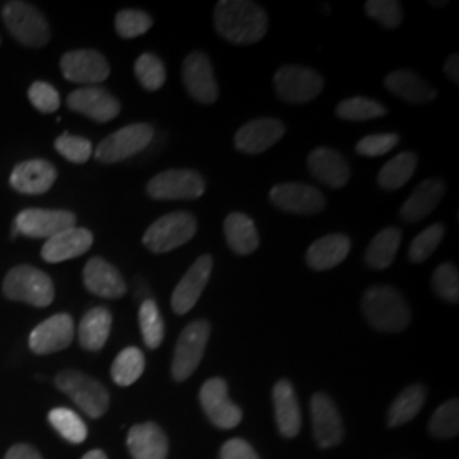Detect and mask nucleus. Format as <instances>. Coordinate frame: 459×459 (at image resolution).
I'll return each instance as SVG.
<instances>
[{"mask_svg": "<svg viewBox=\"0 0 459 459\" xmlns=\"http://www.w3.org/2000/svg\"><path fill=\"white\" fill-rule=\"evenodd\" d=\"M218 34L235 45L259 43L267 31V14L255 2L221 0L214 9Z\"/></svg>", "mask_w": 459, "mask_h": 459, "instance_id": "obj_1", "label": "nucleus"}, {"mask_svg": "<svg viewBox=\"0 0 459 459\" xmlns=\"http://www.w3.org/2000/svg\"><path fill=\"white\" fill-rule=\"evenodd\" d=\"M362 313L379 332H402L411 324V308L400 291L390 286L369 288L361 301Z\"/></svg>", "mask_w": 459, "mask_h": 459, "instance_id": "obj_2", "label": "nucleus"}, {"mask_svg": "<svg viewBox=\"0 0 459 459\" xmlns=\"http://www.w3.org/2000/svg\"><path fill=\"white\" fill-rule=\"evenodd\" d=\"M4 295L14 301H24L38 308L51 305L55 286L47 273L33 265H17L4 279Z\"/></svg>", "mask_w": 459, "mask_h": 459, "instance_id": "obj_3", "label": "nucleus"}, {"mask_svg": "<svg viewBox=\"0 0 459 459\" xmlns=\"http://www.w3.org/2000/svg\"><path fill=\"white\" fill-rule=\"evenodd\" d=\"M197 231L196 218L189 212H174L159 218L143 235V246L153 254H165L187 244Z\"/></svg>", "mask_w": 459, "mask_h": 459, "instance_id": "obj_4", "label": "nucleus"}, {"mask_svg": "<svg viewBox=\"0 0 459 459\" xmlns=\"http://www.w3.org/2000/svg\"><path fill=\"white\" fill-rule=\"evenodd\" d=\"M4 24L17 41L30 48H41L49 41L48 22L45 16L28 2H9L4 11Z\"/></svg>", "mask_w": 459, "mask_h": 459, "instance_id": "obj_5", "label": "nucleus"}, {"mask_svg": "<svg viewBox=\"0 0 459 459\" xmlns=\"http://www.w3.org/2000/svg\"><path fill=\"white\" fill-rule=\"evenodd\" d=\"M58 390L68 394L77 407L92 419L102 417L109 409V394L94 377L81 371H62L55 379Z\"/></svg>", "mask_w": 459, "mask_h": 459, "instance_id": "obj_6", "label": "nucleus"}, {"mask_svg": "<svg viewBox=\"0 0 459 459\" xmlns=\"http://www.w3.org/2000/svg\"><path fill=\"white\" fill-rule=\"evenodd\" d=\"M210 330L206 320H196L182 330L172 361V377L176 381H186L196 371L210 341Z\"/></svg>", "mask_w": 459, "mask_h": 459, "instance_id": "obj_7", "label": "nucleus"}, {"mask_svg": "<svg viewBox=\"0 0 459 459\" xmlns=\"http://www.w3.org/2000/svg\"><path fill=\"white\" fill-rule=\"evenodd\" d=\"M153 128L147 123H136L104 138L96 148V160L102 164H117L140 153L150 145Z\"/></svg>", "mask_w": 459, "mask_h": 459, "instance_id": "obj_8", "label": "nucleus"}, {"mask_svg": "<svg viewBox=\"0 0 459 459\" xmlns=\"http://www.w3.org/2000/svg\"><path fill=\"white\" fill-rule=\"evenodd\" d=\"M206 184L201 174L189 169H169L148 182V196L159 201L197 199L204 195Z\"/></svg>", "mask_w": 459, "mask_h": 459, "instance_id": "obj_9", "label": "nucleus"}, {"mask_svg": "<svg viewBox=\"0 0 459 459\" xmlns=\"http://www.w3.org/2000/svg\"><path fill=\"white\" fill-rule=\"evenodd\" d=\"M279 98L291 104H305L316 98L324 89V79L308 66H281L274 75Z\"/></svg>", "mask_w": 459, "mask_h": 459, "instance_id": "obj_10", "label": "nucleus"}, {"mask_svg": "<svg viewBox=\"0 0 459 459\" xmlns=\"http://www.w3.org/2000/svg\"><path fill=\"white\" fill-rule=\"evenodd\" d=\"M77 216L65 210H24L17 214L13 235L30 238H51L62 231L74 229Z\"/></svg>", "mask_w": 459, "mask_h": 459, "instance_id": "obj_11", "label": "nucleus"}, {"mask_svg": "<svg viewBox=\"0 0 459 459\" xmlns=\"http://www.w3.org/2000/svg\"><path fill=\"white\" fill-rule=\"evenodd\" d=\"M201 407L218 429H233L242 422V411L230 400L227 381L221 377L208 379L199 392Z\"/></svg>", "mask_w": 459, "mask_h": 459, "instance_id": "obj_12", "label": "nucleus"}, {"mask_svg": "<svg viewBox=\"0 0 459 459\" xmlns=\"http://www.w3.org/2000/svg\"><path fill=\"white\" fill-rule=\"evenodd\" d=\"M60 66L66 81L85 83L87 87L104 82L111 74L109 62L96 49L68 51L62 56Z\"/></svg>", "mask_w": 459, "mask_h": 459, "instance_id": "obj_13", "label": "nucleus"}, {"mask_svg": "<svg viewBox=\"0 0 459 459\" xmlns=\"http://www.w3.org/2000/svg\"><path fill=\"white\" fill-rule=\"evenodd\" d=\"M271 203L286 212L296 214H316L324 212L327 201L325 196L310 184L286 182L278 184L269 193Z\"/></svg>", "mask_w": 459, "mask_h": 459, "instance_id": "obj_14", "label": "nucleus"}, {"mask_svg": "<svg viewBox=\"0 0 459 459\" xmlns=\"http://www.w3.org/2000/svg\"><path fill=\"white\" fill-rule=\"evenodd\" d=\"M182 79L191 98L201 104H214L218 99V83L208 55L195 51L182 64Z\"/></svg>", "mask_w": 459, "mask_h": 459, "instance_id": "obj_15", "label": "nucleus"}, {"mask_svg": "<svg viewBox=\"0 0 459 459\" xmlns=\"http://www.w3.org/2000/svg\"><path fill=\"white\" fill-rule=\"evenodd\" d=\"M312 411L313 436L315 441L324 447H333L344 439V424L333 400L325 394H315L310 403Z\"/></svg>", "mask_w": 459, "mask_h": 459, "instance_id": "obj_16", "label": "nucleus"}, {"mask_svg": "<svg viewBox=\"0 0 459 459\" xmlns=\"http://www.w3.org/2000/svg\"><path fill=\"white\" fill-rule=\"evenodd\" d=\"M66 104L72 111L87 116L98 123H108L121 111L119 100L109 91L98 85L74 91L66 99Z\"/></svg>", "mask_w": 459, "mask_h": 459, "instance_id": "obj_17", "label": "nucleus"}, {"mask_svg": "<svg viewBox=\"0 0 459 459\" xmlns=\"http://www.w3.org/2000/svg\"><path fill=\"white\" fill-rule=\"evenodd\" d=\"M74 335V318L66 313H58L34 328L30 335V347L34 354H53L72 344Z\"/></svg>", "mask_w": 459, "mask_h": 459, "instance_id": "obj_18", "label": "nucleus"}, {"mask_svg": "<svg viewBox=\"0 0 459 459\" xmlns=\"http://www.w3.org/2000/svg\"><path fill=\"white\" fill-rule=\"evenodd\" d=\"M213 271V257L201 255L196 263L189 267L172 293V310L178 315H186L195 308L197 299L203 295L204 288Z\"/></svg>", "mask_w": 459, "mask_h": 459, "instance_id": "obj_19", "label": "nucleus"}, {"mask_svg": "<svg viewBox=\"0 0 459 459\" xmlns=\"http://www.w3.org/2000/svg\"><path fill=\"white\" fill-rule=\"evenodd\" d=\"M286 126L276 117H261L244 125L235 134V148L247 155H257L276 145Z\"/></svg>", "mask_w": 459, "mask_h": 459, "instance_id": "obj_20", "label": "nucleus"}, {"mask_svg": "<svg viewBox=\"0 0 459 459\" xmlns=\"http://www.w3.org/2000/svg\"><path fill=\"white\" fill-rule=\"evenodd\" d=\"M83 284L92 295L116 299L126 295V282L113 264L92 257L83 267Z\"/></svg>", "mask_w": 459, "mask_h": 459, "instance_id": "obj_21", "label": "nucleus"}, {"mask_svg": "<svg viewBox=\"0 0 459 459\" xmlns=\"http://www.w3.org/2000/svg\"><path fill=\"white\" fill-rule=\"evenodd\" d=\"M92 242H94L92 231L74 227L48 238L41 250V257L47 263H64L68 259L83 255L92 247Z\"/></svg>", "mask_w": 459, "mask_h": 459, "instance_id": "obj_22", "label": "nucleus"}, {"mask_svg": "<svg viewBox=\"0 0 459 459\" xmlns=\"http://www.w3.org/2000/svg\"><path fill=\"white\" fill-rule=\"evenodd\" d=\"M308 170L313 178L332 189H341L351 179V169L344 157L332 148L313 150L308 157Z\"/></svg>", "mask_w": 459, "mask_h": 459, "instance_id": "obj_23", "label": "nucleus"}, {"mask_svg": "<svg viewBox=\"0 0 459 459\" xmlns=\"http://www.w3.org/2000/svg\"><path fill=\"white\" fill-rule=\"evenodd\" d=\"M56 169L48 160H26L14 167L11 186L21 195H43L56 181Z\"/></svg>", "mask_w": 459, "mask_h": 459, "instance_id": "obj_24", "label": "nucleus"}, {"mask_svg": "<svg viewBox=\"0 0 459 459\" xmlns=\"http://www.w3.org/2000/svg\"><path fill=\"white\" fill-rule=\"evenodd\" d=\"M385 87L396 98L415 106L427 104L437 96L430 83L411 70H394L388 74L385 79Z\"/></svg>", "mask_w": 459, "mask_h": 459, "instance_id": "obj_25", "label": "nucleus"}, {"mask_svg": "<svg viewBox=\"0 0 459 459\" xmlns=\"http://www.w3.org/2000/svg\"><path fill=\"white\" fill-rule=\"evenodd\" d=\"M126 443L133 459H167L169 455L167 436L153 422L132 427Z\"/></svg>", "mask_w": 459, "mask_h": 459, "instance_id": "obj_26", "label": "nucleus"}, {"mask_svg": "<svg viewBox=\"0 0 459 459\" xmlns=\"http://www.w3.org/2000/svg\"><path fill=\"white\" fill-rule=\"evenodd\" d=\"M273 400L279 432L284 437H295L301 429V411L293 385L288 379L278 381L273 390Z\"/></svg>", "mask_w": 459, "mask_h": 459, "instance_id": "obj_27", "label": "nucleus"}, {"mask_svg": "<svg viewBox=\"0 0 459 459\" xmlns=\"http://www.w3.org/2000/svg\"><path fill=\"white\" fill-rule=\"evenodd\" d=\"M444 191H446V187L441 179H427V181L420 182L417 186V189L411 193V196L402 206L400 216L411 223L424 220L439 206Z\"/></svg>", "mask_w": 459, "mask_h": 459, "instance_id": "obj_28", "label": "nucleus"}, {"mask_svg": "<svg viewBox=\"0 0 459 459\" xmlns=\"http://www.w3.org/2000/svg\"><path fill=\"white\" fill-rule=\"evenodd\" d=\"M351 252V240L342 233L327 235L316 240L307 252V263L313 271H328L344 263Z\"/></svg>", "mask_w": 459, "mask_h": 459, "instance_id": "obj_29", "label": "nucleus"}, {"mask_svg": "<svg viewBox=\"0 0 459 459\" xmlns=\"http://www.w3.org/2000/svg\"><path fill=\"white\" fill-rule=\"evenodd\" d=\"M223 229H225L227 244L238 255H250L261 244L255 223L247 214H229Z\"/></svg>", "mask_w": 459, "mask_h": 459, "instance_id": "obj_30", "label": "nucleus"}, {"mask_svg": "<svg viewBox=\"0 0 459 459\" xmlns=\"http://www.w3.org/2000/svg\"><path fill=\"white\" fill-rule=\"evenodd\" d=\"M113 316L108 308L96 307L83 315L79 325V342L87 351H100L111 333Z\"/></svg>", "mask_w": 459, "mask_h": 459, "instance_id": "obj_31", "label": "nucleus"}, {"mask_svg": "<svg viewBox=\"0 0 459 459\" xmlns=\"http://www.w3.org/2000/svg\"><path fill=\"white\" fill-rule=\"evenodd\" d=\"M400 242H402L400 230L394 229V227L381 230L366 250V257H364L366 264L377 271L390 267L394 264Z\"/></svg>", "mask_w": 459, "mask_h": 459, "instance_id": "obj_32", "label": "nucleus"}, {"mask_svg": "<svg viewBox=\"0 0 459 459\" xmlns=\"http://www.w3.org/2000/svg\"><path fill=\"white\" fill-rule=\"evenodd\" d=\"M427 392L422 385H411L394 398L388 411V426L398 427L407 424L417 417L426 403Z\"/></svg>", "mask_w": 459, "mask_h": 459, "instance_id": "obj_33", "label": "nucleus"}, {"mask_svg": "<svg viewBox=\"0 0 459 459\" xmlns=\"http://www.w3.org/2000/svg\"><path fill=\"white\" fill-rule=\"evenodd\" d=\"M417 167V155L413 152H402L379 170L377 184L386 191H396L411 181Z\"/></svg>", "mask_w": 459, "mask_h": 459, "instance_id": "obj_34", "label": "nucleus"}, {"mask_svg": "<svg viewBox=\"0 0 459 459\" xmlns=\"http://www.w3.org/2000/svg\"><path fill=\"white\" fill-rule=\"evenodd\" d=\"M145 371V356L138 347H126L123 349L111 368V377L116 385L130 386L136 383Z\"/></svg>", "mask_w": 459, "mask_h": 459, "instance_id": "obj_35", "label": "nucleus"}, {"mask_svg": "<svg viewBox=\"0 0 459 459\" xmlns=\"http://www.w3.org/2000/svg\"><path fill=\"white\" fill-rule=\"evenodd\" d=\"M138 322L142 328L143 342L148 349H157L164 341V318L153 299H145L138 312Z\"/></svg>", "mask_w": 459, "mask_h": 459, "instance_id": "obj_36", "label": "nucleus"}, {"mask_svg": "<svg viewBox=\"0 0 459 459\" xmlns=\"http://www.w3.org/2000/svg\"><path fill=\"white\" fill-rule=\"evenodd\" d=\"M49 424L68 443L81 444L87 439V426L82 419L70 409H55L49 411Z\"/></svg>", "mask_w": 459, "mask_h": 459, "instance_id": "obj_37", "label": "nucleus"}, {"mask_svg": "<svg viewBox=\"0 0 459 459\" xmlns=\"http://www.w3.org/2000/svg\"><path fill=\"white\" fill-rule=\"evenodd\" d=\"M335 113L345 121H369L386 115V108L373 99L351 98L339 102Z\"/></svg>", "mask_w": 459, "mask_h": 459, "instance_id": "obj_38", "label": "nucleus"}, {"mask_svg": "<svg viewBox=\"0 0 459 459\" xmlns=\"http://www.w3.org/2000/svg\"><path fill=\"white\" fill-rule=\"evenodd\" d=\"M134 75L143 89L155 92L162 89L167 79L164 62L153 53H143L134 64Z\"/></svg>", "mask_w": 459, "mask_h": 459, "instance_id": "obj_39", "label": "nucleus"}, {"mask_svg": "<svg viewBox=\"0 0 459 459\" xmlns=\"http://www.w3.org/2000/svg\"><path fill=\"white\" fill-rule=\"evenodd\" d=\"M429 429L432 436L439 439H449L458 436L459 403L456 398L446 402L437 411H434Z\"/></svg>", "mask_w": 459, "mask_h": 459, "instance_id": "obj_40", "label": "nucleus"}, {"mask_svg": "<svg viewBox=\"0 0 459 459\" xmlns=\"http://www.w3.org/2000/svg\"><path fill=\"white\" fill-rule=\"evenodd\" d=\"M443 223L430 225L429 229L420 231V233L413 238L411 250H409V259H411V263H426L427 259L434 254V250L443 242Z\"/></svg>", "mask_w": 459, "mask_h": 459, "instance_id": "obj_41", "label": "nucleus"}, {"mask_svg": "<svg viewBox=\"0 0 459 459\" xmlns=\"http://www.w3.org/2000/svg\"><path fill=\"white\" fill-rule=\"evenodd\" d=\"M115 24L116 31L121 38L132 39V38H138V36L147 33L148 30L153 26V19L143 11L125 9V11L117 13Z\"/></svg>", "mask_w": 459, "mask_h": 459, "instance_id": "obj_42", "label": "nucleus"}, {"mask_svg": "<svg viewBox=\"0 0 459 459\" xmlns=\"http://www.w3.org/2000/svg\"><path fill=\"white\" fill-rule=\"evenodd\" d=\"M55 148L62 157H65L66 160L74 164H85L92 157V143L87 138L75 136L70 133H64L62 136H58L55 140Z\"/></svg>", "mask_w": 459, "mask_h": 459, "instance_id": "obj_43", "label": "nucleus"}, {"mask_svg": "<svg viewBox=\"0 0 459 459\" xmlns=\"http://www.w3.org/2000/svg\"><path fill=\"white\" fill-rule=\"evenodd\" d=\"M432 284L436 293L449 303L459 301V274L456 265L441 264L432 276Z\"/></svg>", "mask_w": 459, "mask_h": 459, "instance_id": "obj_44", "label": "nucleus"}, {"mask_svg": "<svg viewBox=\"0 0 459 459\" xmlns=\"http://www.w3.org/2000/svg\"><path fill=\"white\" fill-rule=\"evenodd\" d=\"M366 14L388 30H394L402 24V5L396 0H369L366 2Z\"/></svg>", "mask_w": 459, "mask_h": 459, "instance_id": "obj_45", "label": "nucleus"}, {"mask_svg": "<svg viewBox=\"0 0 459 459\" xmlns=\"http://www.w3.org/2000/svg\"><path fill=\"white\" fill-rule=\"evenodd\" d=\"M398 142H400V136L396 133L369 134L356 145V152L362 157H381L392 152L398 145Z\"/></svg>", "mask_w": 459, "mask_h": 459, "instance_id": "obj_46", "label": "nucleus"}, {"mask_svg": "<svg viewBox=\"0 0 459 459\" xmlns=\"http://www.w3.org/2000/svg\"><path fill=\"white\" fill-rule=\"evenodd\" d=\"M28 98L34 108L45 115L55 113L60 108V94L47 82H34L28 91Z\"/></svg>", "mask_w": 459, "mask_h": 459, "instance_id": "obj_47", "label": "nucleus"}, {"mask_svg": "<svg viewBox=\"0 0 459 459\" xmlns=\"http://www.w3.org/2000/svg\"><path fill=\"white\" fill-rule=\"evenodd\" d=\"M220 459H261L244 439H230L220 451Z\"/></svg>", "mask_w": 459, "mask_h": 459, "instance_id": "obj_48", "label": "nucleus"}, {"mask_svg": "<svg viewBox=\"0 0 459 459\" xmlns=\"http://www.w3.org/2000/svg\"><path fill=\"white\" fill-rule=\"evenodd\" d=\"M5 459H43L41 455L30 444H16L9 449Z\"/></svg>", "mask_w": 459, "mask_h": 459, "instance_id": "obj_49", "label": "nucleus"}, {"mask_svg": "<svg viewBox=\"0 0 459 459\" xmlns=\"http://www.w3.org/2000/svg\"><path fill=\"white\" fill-rule=\"evenodd\" d=\"M444 72H446V75H447L453 82L459 83L458 53H453V55L447 58V62H446V65H444Z\"/></svg>", "mask_w": 459, "mask_h": 459, "instance_id": "obj_50", "label": "nucleus"}, {"mask_svg": "<svg viewBox=\"0 0 459 459\" xmlns=\"http://www.w3.org/2000/svg\"><path fill=\"white\" fill-rule=\"evenodd\" d=\"M82 459H108V456H106L102 451L94 449V451H89Z\"/></svg>", "mask_w": 459, "mask_h": 459, "instance_id": "obj_51", "label": "nucleus"}]
</instances>
